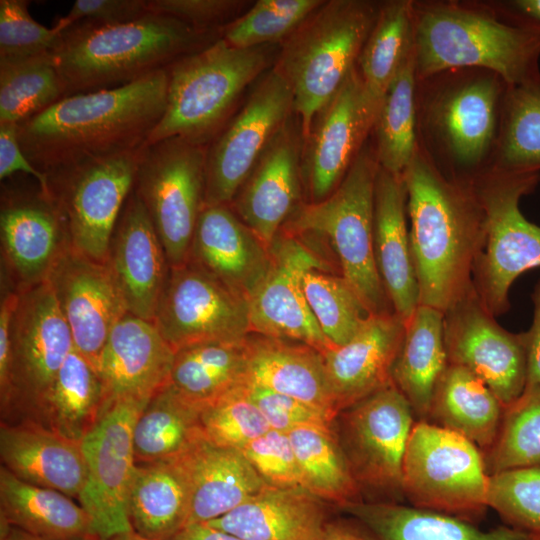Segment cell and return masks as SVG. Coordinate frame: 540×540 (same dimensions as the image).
<instances>
[{"mask_svg":"<svg viewBox=\"0 0 540 540\" xmlns=\"http://www.w3.org/2000/svg\"><path fill=\"white\" fill-rule=\"evenodd\" d=\"M2 466L29 484L79 498L87 481L81 442L35 421H1Z\"/></svg>","mask_w":540,"mask_h":540,"instance_id":"cell-28","label":"cell"},{"mask_svg":"<svg viewBox=\"0 0 540 540\" xmlns=\"http://www.w3.org/2000/svg\"><path fill=\"white\" fill-rule=\"evenodd\" d=\"M406 202L403 176L378 167L374 191V260L393 311L404 321L420 304Z\"/></svg>","mask_w":540,"mask_h":540,"instance_id":"cell-29","label":"cell"},{"mask_svg":"<svg viewBox=\"0 0 540 540\" xmlns=\"http://www.w3.org/2000/svg\"><path fill=\"white\" fill-rule=\"evenodd\" d=\"M413 410L391 383L338 413L334 427L351 473L371 502L404 500L403 462Z\"/></svg>","mask_w":540,"mask_h":540,"instance_id":"cell-11","label":"cell"},{"mask_svg":"<svg viewBox=\"0 0 540 540\" xmlns=\"http://www.w3.org/2000/svg\"><path fill=\"white\" fill-rule=\"evenodd\" d=\"M490 170L540 174V74L508 86Z\"/></svg>","mask_w":540,"mask_h":540,"instance_id":"cell-44","label":"cell"},{"mask_svg":"<svg viewBox=\"0 0 540 540\" xmlns=\"http://www.w3.org/2000/svg\"><path fill=\"white\" fill-rule=\"evenodd\" d=\"M188 261L247 299L268 272L271 252L229 205H205Z\"/></svg>","mask_w":540,"mask_h":540,"instance_id":"cell-27","label":"cell"},{"mask_svg":"<svg viewBox=\"0 0 540 540\" xmlns=\"http://www.w3.org/2000/svg\"><path fill=\"white\" fill-rule=\"evenodd\" d=\"M189 490L179 458L136 463L129 494L132 529L149 540H169L186 526Z\"/></svg>","mask_w":540,"mask_h":540,"instance_id":"cell-37","label":"cell"},{"mask_svg":"<svg viewBox=\"0 0 540 540\" xmlns=\"http://www.w3.org/2000/svg\"><path fill=\"white\" fill-rule=\"evenodd\" d=\"M246 384L230 391L201 411L205 435L217 445L241 450L271 429L259 408L248 396Z\"/></svg>","mask_w":540,"mask_h":540,"instance_id":"cell-50","label":"cell"},{"mask_svg":"<svg viewBox=\"0 0 540 540\" xmlns=\"http://www.w3.org/2000/svg\"><path fill=\"white\" fill-rule=\"evenodd\" d=\"M29 1L0 0V59L52 53L61 33L32 18Z\"/></svg>","mask_w":540,"mask_h":540,"instance_id":"cell-51","label":"cell"},{"mask_svg":"<svg viewBox=\"0 0 540 540\" xmlns=\"http://www.w3.org/2000/svg\"><path fill=\"white\" fill-rule=\"evenodd\" d=\"M417 80L451 69L479 68L508 85L540 74V32L498 17L484 1L413 2Z\"/></svg>","mask_w":540,"mask_h":540,"instance_id":"cell-5","label":"cell"},{"mask_svg":"<svg viewBox=\"0 0 540 540\" xmlns=\"http://www.w3.org/2000/svg\"><path fill=\"white\" fill-rule=\"evenodd\" d=\"M106 264L128 313L153 322L170 267L148 211L134 191L117 221Z\"/></svg>","mask_w":540,"mask_h":540,"instance_id":"cell-24","label":"cell"},{"mask_svg":"<svg viewBox=\"0 0 540 540\" xmlns=\"http://www.w3.org/2000/svg\"><path fill=\"white\" fill-rule=\"evenodd\" d=\"M141 149L90 158L47 172L69 245L106 263L121 211L134 189Z\"/></svg>","mask_w":540,"mask_h":540,"instance_id":"cell-12","label":"cell"},{"mask_svg":"<svg viewBox=\"0 0 540 540\" xmlns=\"http://www.w3.org/2000/svg\"><path fill=\"white\" fill-rule=\"evenodd\" d=\"M18 172L31 176L51 196L48 175L37 169L21 148L18 125L0 124V179L3 181Z\"/></svg>","mask_w":540,"mask_h":540,"instance_id":"cell-56","label":"cell"},{"mask_svg":"<svg viewBox=\"0 0 540 540\" xmlns=\"http://www.w3.org/2000/svg\"><path fill=\"white\" fill-rule=\"evenodd\" d=\"M381 2L328 0L281 46L274 67L289 83L303 137L319 110L355 68Z\"/></svg>","mask_w":540,"mask_h":540,"instance_id":"cell-7","label":"cell"},{"mask_svg":"<svg viewBox=\"0 0 540 540\" xmlns=\"http://www.w3.org/2000/svg\"><path fill=\"white\" fill-rule=\"evenodd\" d=\"M202 409L169 383L139 413L133 430L136 463L175 459L205 436Z\"/></svg>","mask_w":540,"mask_h":540,"instance_id":"cell-40","label":"cell"},{"mask_svg":"<svg viewBox=\"0 0 540 540\" xmlns=\"http://www.w3.org/2000/svg\"><path fill=\"white\" fill-rule=\"evenodd\" d=\"M508 84L479 68L417 82L419 147L445 176L467 182L491 169Z\"/></svg>","mask_w":540,"mask_h":540,"instance_id":"cell-4","label":"cell"},{"mask_svg":"<svg viewBox=\"0 0 540 540\" xmlns=\"http://www.w3.org/2000/svg\"><path fill=\"white\" fill-rule=\"evenodd\" d=\"M153 322L175 352L251 333L247 299L190 261L170 268Z\"/></svg>","mask_w":540,"mask_h":540,"instance_id":"cell-17","label":"cell"},{"mask_svg":"<svg viewBox=\"0 0 540 540\" xmlns=\"http://www.w3.org/2000/svg\"><path fill=\"white\" fill-rule=\"evenodd\" d=\"M148 401L111 403L81 442L88 473L78 501L90 515L100 540L133 531L129 519V494L136 467L133 430Z\"/></svg>","mask_w":540,"mask_h":540,"instance_id":"cell-16","label":"cell"},{"mask_svg":"<svg viewBox=\"0 0 540 540\" xmlns=\"http://www.w3.org/2000/svg\"><path fill=\"white\" fill-rule=\"evenodd\" d=\"M287 433L303 489L339 508L362 500L334 424L301 426Z\"/></svg>","mask_w":540,"mask_h":540,"instance_id":"cell-41","label":"cell"},{"mask_svg":"<svg viewBox=\"0 0 540 540\" xmlns=\"http://www.w3.org/2000/svg\"><path fill=\"white\" fill-rule=\"evenodd\" d=\"M484 2L498 17L508 23L540 32V0Z\"/></svg>","mask_w":540,"mask_h":540,"instance_id":"cell-58","label":"cell"},{"mask_svg":"<svg viewBox=\"0 0 540 540\" xmlns=\"http://www.w3.org/2000/svg\"><path fill=\"white\" fill-rule=\"evenodd\" d=\"M246 339L240 342H203L178 349L170 384L181 396L201 409L245 385Z\"/></svg>","mask_w":540,"mask_h":540,"instance_id":"cell-39","label":"cell"},{"mask_svg":"<svg viewBox=\"0 0 540 540\" xmlns=\"http://www.w3.org/2000/svg\"><path fill=\"white\" fill-rule=\"evenodd\" d=\"M247 383L293 397L334 418L322 352L302 342L250 333L246 339Z\"/></svg>","mask_w":540,"mask_h":540,"instance_id":"cell-32","label":"cell"},{"mask_svg":"<svg viewBox=\"0 0 540 540\" xmlns=\"http://www.w3.org/2000/svg\"><path fill=\"white\" fill-rule=\"evenodd\" d=\"M104 409L105 393L98 371L73 347L30 420L82 442Z\"/></svg>","mask_w":540,"mask_h":540,"instance_id":"cell-38","label":"cell"},{"mask_svg":"<svg viewBox=\"0 0 540 540\" xmlns=\"http://www.w3.org/2000/svg\"><path fill=\"white\" fill-rule=\"evenodd\" d=\"M167 69L110 89L68 95L18 125L22 150L43 173L138 150L162 118Z\"/></svg>","mask_w":540,"mask_h":540,"instance_id":"cell-1","label":"cell"},{"mask_svg":"<svg viewBox=\"0 0 540 540\" xmlns=\"http://www.w3.org/2000/svg\"><path fill=\"white\" fill-rule=\"evenodd\" d=\"M483 455L489 475L540 466V386L526 385L505 407L498 436Z\"/></svg>","mask_w":540,"mask_h":540,"instance_id":"cell-47","label":"cell"},{"mask_svg":"<svg viewBox=\"0 0 540 540\" xmlns=\"http://www.w3.org/2000/svg\"><path fill=\"white\" fill-rule=\"evenodd\" d=\"M0 521L46 540L99 539L90 515L73 498L24 482L2 465Z\"/></svg>","mask_w":540,"mask_h":540,"instance_id":"cell-33","label":"cell"},{"mask_svg":"<svg viewBox=\"0 0 540 540\" xmlns=\"http://www.w3.org/2000/svg\"><path fill=\"white\" fill-rule=\"evenodd\" d=\"M270 252V268L247 298L251 333L302 342L320 352L334 347L319 327L303 290L307 271L329 270V265L293 234H278Z\"/></svg>","mask_w":540,"mask_h":540,"instance_id":"cell-20","label":"cell"},{"mask_svg":"<svg viewBox=\"0 0 540 540\" xmlns=\"http://www.w3.org/2000/svg\"><path fill=\"white\" fill-rule=\"evenodd\" d=\"M0 236L6 279L18 292L46 281L69 245L61 212L41 188L2 194Z\"/></svg>","mask_w":540,"mask_h":540,"instance_id":"cell-22","label":"cell"},{"mask_svg":"<svg viewBox=\"0 0 540 540\" xmlns=\"http://www.w3.org/2000/svg\"><path fill=\"white\" fill-rule=\"evenodd\" d=\"M46 280L69 326L74 348L97 370L110 332L128 313L110 268L68 245Z\"/></svg>","mask_w":540,"mask_h":540,"instance_id":"cell-21","label":"cell"},{"mask_svg":"<svg viewBox=\"0 0 540 540\" xmlns=\"http://www.w3.org/2000/svg\"><path fill=\"white\" fill-rule=\"evenodd\" d=\"M380 103L355 66L315 115L302 152L311 202L324 200L341 183L371 136Z\"/></svg>","mask_w":540,"mask_h":540,"instance_id":"cell-18","label":"cell"},{"mask_svg":"<svg viewBox=\"0 0 540 540\" xmlns=\"http://www.w3.org/2000/svg\"><path fill=\"white\" fill-rule=\"evenodd\" d=\"M540 174L488 170L473 181L485 216V239L475 262L473 288L495 317L510 308L509 290L525 271L540 266V226L527 220L519 204Z\"/></svg>","mask_w":540,"mask_h":540,"instance_id":"cell-9","label":"cell"},{"mask_svg":"<svg viewBox=\"0 0 540 540\" xmlns=\"http://www.w3.org/2000/svg\"><path fill=\"white\" fill-rule=\"evenodd\" d=\"M483 452L451 430L416 421L403 462V495L415 508L473 523L487 507Z\"/></svg>","mask_w":540,"mask_h":540,"instance_id":"cell-10","label":"cell"},{"mask_svg":"<svg viewBox=\"0 0 540 540\" xmlns=\"http://www.w3.org/2000/svg\"><path fill=\"white\" fill-rule=\"evenodd\" d=\"M18 299V291L5 287L0 302V397L6 393L8 387L11 331Z\"/></svg>","mask_w":540,"mask_h":540,"instance_id":"cell-57","label":"cell"},{"mask_svg":"<svg viewBox=\"0 0 540 540\" xmlns=\"http://www.w3.org/2000/svg\"><path fill=\"white\" fill-rule=\"evenodd\" d=\"M271 51L236 48L220 37L168 66L166 108L145 145L177 137L207 147L247 86L267 71Z\"/></svg>","mask_w":540,"mask_h":540,"instance_id":"cell-6","label":"cell"},{"mask_svg":"<svg viewBox=\"0 0 540 540\" xmlns=\"http://www.w3.org/2000/svg\"><path fill=\"white\" fill-rule=\"evenodd\" d=\"M109 540H149V539H146V538L138 535L134 531H131V532H127V533H123V534H119L117 536H114L113 538H111Z\"/></svg>","mask_w":540,"mask_h":540,"instance_id":"cell-63","label":"cell"},{"mask_svg":"<svg viewBox=\"0 0 540 540\" xmlns=\"http://www.w3.org/2000/svg\"><path fill=\"white\" fill-rule=\"evenodd\" d=\"M504 409L476 375L448 364L436 386L427 422L458 433L485 453L498 436Z\"/></svg>","mask_w":540,"mask_h":540,"instance_id":"cell-36","label":"cell"},{"mask_svg":"<svg viewBox=\"0 0 540 540\" xmlns=\"http://www.w3.org/2000/svg\"><path fill=\"white\" fill-rule=\"evenodd\" d=\"M293 112L292 89L273 66L206 148L204 206L231 203Z\"/></svg>","mask_w":540,"mask_h":540,"instance_id":"cell-15","label":"cell"},{"mask_svg":"<svg viewBox=\"0 0 540 540\" xmlns=\"http://www.w3.org/2000/svg\"><path fill=\"white\" fill-rule=\"evenodd\" d=\"M206 148L171 137L141 151L133 191L148 211L170 268L189 259L204 207Z\"/></svg>","mask_w":540,"mask_h":540,"instance_id":"cell-13","label":"cell"},{"mask_svg":"<svg viewBox=\"0 0 540 540\" xmlns=\"http://www.w3.org/2000/svg\"><path fill=\"white\" fill-rule=\"evenodd\" d=\"M304 137L292 117L276 133L230 204L270 249L299 205Z\"/></svg>","mask_w":540,"mask_h":540,"instance_id":"cell-23","label":"cell"},{"mask_svg":"<svg viewBox=\"0 0 540 540\" xmlns=\"http://www.w3.org/2000/svg\"><path fill=\"white\" fill-rule=\"evenodd\" d=\"M532 301L533 322L528 331L522 332L527 365L526 385L540 386V280L534 287Z\"/></svg>","mask_w":540,"mask_h":540,"instance_id":"cell-59","label":"cell"},{"mask_svg":"<svg viewBox=\"0 0 540 540\" xmlns=\"http://www.w3.org/2000/svg\"><path fill=\"white\" fill-rule=\"evenodd\" d=\"M65 96L52 53L0 59V124L20 125Z\"/></svg>","mask_w":540,"mask_h":540,"instance_id":"cell-45","label":"cell"},{"mask_svg":"<svg viewBox=\"0 0 540 540\" xmlns=\"http://www.w3.org/2000/svg\"><path fill=\"white\" fill-rule=\"evenodd\" d=\"M402 176L419 301L445 312L473 290L484 211L473 182L445 176L420 147Z\"/></svg>","mask_w":540,"mask_h":540,"instance_id":"cell-2","label":"cell"},{"mask_svg":"<svg viewBox=\"0 0 540 540\" xmlns=\"http://www.w3.org/2000/svg\"><path fill=\"white\" fill-rule=\"evenodd\" d=\"M246 390L271 429L288 432L301 426H332L335 418L327 412L293 397L247 383Z\"/></svg>","mask_w":540,"mask_h":540,"instance_id":"cell-53","label":"cell"},{"mask_svg":"<svg viewBox=\"0 0 540 540\" xmlns=\"http://www.w3.org/2000/svg\"><path fill=\"white\" fill-rule=\"evenodd\" d=\"M0 540H46L0 521ZM99 540V539H92Z\"/></svg>","mask_w":540,"mask_h":540,"instance_id":"cell-62","label":"cell"},{"mask_svg":"<svg viewBox=\"0 0 540 540\" xmlns=\"http://www.w3.org/2000/svg\"><path fill=\"white\" fill-rule=\"evenodd\" d=\"M369 140L338 187L322 201L299 204L286 223L292 234L325 238L337 258L340 275L373 315H382L394 311L373 254L374 191L379 165Z\"/></svg>","mask_w":540,"mask_h":540,"instance_id":"cell-8","label":"cell"},{"mask_svg":"<svg viewBox=\"0 0 540 540\" xmlns=\"http://www.w3.org/2000/svg\"><path fill=\"white\" fill-rule=\"evenodd\" d=\"M240 451L269 486L302 488L297 461L287 432L270 429Z\"/></svg>","mask_w":540,"mask_h":540,"instance_id":"cell-52","label":"cell"},{"mask_svg":"<svg viewBox=\"0 0 540 540\" xmlns=\"http://www.w3.org/2000/svg\"><path fill=\"white\" fill-rule=\"evenodd\" d=\"M414 0L381 1L356 67L370 93L383 95L414 55Z\"/></svg>","mask_w":540,"mask_h":540,"instance_id":"cell-42","label":"cell"},{"mask_svg":"<svg viewBox=\"0 0 540 540\" xmlns=\"http://www.w3.org/2000/svg\"><path fill=\"white\" fill-rule=\"evenodd\" d=\"M404 331L405 321L396 313L372 315L349 342L322 352L337 415L393 383Z\"/></svg>","mask_w":540,"mask_h":540,"instance_id":"cell-26","label":"cell"},{"mask_svg":"<svg viewBox=\"0 0 540 540\" xmlns=\"http://www.w3.org/2000/svg\"><path fill=\"white\" fill-rule=\"evenodd\" d=\"M417 76L414 55L381 99L372 129V147L379 167L402 175L418 147Z\"/></svg>","mask_w":540,"mask_h":540,"instance_id":"cell-43","label":"cell"},{"mask_svg":"<svg viewBox=\"0 0 540 540\" xmlns=\"http://www.w3.org/2000/svg\"><path fill=\"white\" fill-rule=\"evenodd\" d=\"M18 293L8 387L0 397L4 422L34 416L74 347L69 326L47 280Z\"/></svg>","mask_w":540,"mask_h":540,"instance_id":"cell-14","label":"cell"},{"mask_svg":"<svg viewBox=\"0 0 540 540\" xmlns=\"http://www.w3.org/2000/svg\"><path fill=\"white\" fill-rule=\"evenodd\" d=\"M221 37L167 15L148 12L127 23L81 21L52 51L66 96L119 87L166 69Z\"/></svg>","mask_w":540,"mask_h":540,"instance_id":"cell-3","label":"cell"},{"mask_svg":"<svg viewBox=\"0 0 540 540\" xmlns=\"http://www.w3.org/2000/svg\"><path fill=\"white\" fill-rule=\"evenodd\" d=\"M487 507L505 525L540 538V466L489 475Z\"/></svg>","mask_w":540,"mask_h":540,"instance_id":"cell-49","label":"cell"},{"mask_svg":"<svg viewBox=\"0 0 540 540\" xmlns=\"http://www.w3.org/2000/svg\"><path fill=\"white\" fill-rule=\"evenodd\" d=\"M325 501L303 488L267 486L208 526L244 540H322Z\"/></svg>","mask_w":540,"mask_h":540,"instance_id":"cell-31","label":"cell"},{"mask_svg":"<svg viewBox=\"0 0 540 540\" xmlns=\"http://www.w3.org/2000/svg\"><path fill=\"white\" fill-rule=\"evenodd\" d=\"M149 12L174 17L204 32H222L234 21L244 1L236 0H147Z\"/></svg>","mask_w":540,"mask_h":540,"instance_id":"cell-54","label":"cell"},{"mask_svg":"<svg viewBox=\"0 0 540 540\" xmlns=\"http://www.w3.org/2000/svg\"><path fill=\"white\" fill-rule=\"evenodd\" d=\"M148 12L147 0H76L54 28L62 33L81 21L105 25L127 23Z\"/></svg>","mask_w":540,"mask_h":540,"instance_id":"cell-55","label":"cell"},{"mask_svg":"<svg viewBox=\"0 0 540 540\" xmlns=\"http://www.w3.org/2000/svg\"><path fill=\"white\" fill-rule=\"evenodd\" d=\"M178 458L189 490L186 526L217 519L268 486L240 450L206 435Z\"/></svg>","mask_w":540,"mask_h":540,"instance_id":"cell-30","label":"cell"},{"mask_svg":"<svg viewBox=\"0 0 540 540\" xmlns=\"http://www.w3.org/2000/svg\"><path fill=\"white\" fill-rule=\"evenodd\" d=\"M169 540H244L230 533L217 530L205 523L190 524Z\"/></svg>","mask_w":540,"mask_h":540,"instance_id":"cell-61","label":"cell"},{"mask_svg":"<svg viewBox=\"0 0 540 540\" xmlns=\"http://www.w3.org/2000/svg\"><path fill=\"white\" fill-rule=\"evenodd\" d=\"M340 509L379 540H540L507 525L484 531L454 516L396 502L361 500Z\"/></svg>","mask_w":540,"mask_h":540,"instance_id":"cell-35","label":"cell"},{"mask_svg":"<svg viewBox=\"0 0 540 540\" xmlns=\"http://www.w3.org/2000/svg\"><path fill=\"white\" fill-rule=\"evenodd\" d=\"M174 356L154 322L127 313L110 332L97 365L105 408L120 400L148 401L170 383Z\"/></svg>","mask_w":540,"mask_h":540,"instance_id":"cell-25","label":"cell"},{"mask_svg":"<svg viewBox=\"0 0 540 540\" xmlns=\"http://www.w3.org/2000/svg\"><path fill=\"white\" fill-rule=\"evenodd\" d=\"M324 0H258L228 24L221 37L229 45L249 49L284 41Z\"/></svg>","mask_w":540,"mask_h":540,"instance_id":"cell-48","label":"cell"},{"mask_svg":"<svg viewBox=\"0 0 540 540\" xmlns=\"http://www.w3.org/2000/svg\"><path fill=\"white\" fill-rule=\"evenodd\" d=\"M444 339L448 364L471 371L504 407L520 397L527 380L523 335L501 327L474 288L444 312Z\"/></svg>","mask_w":540,"mask_h":540,"instance_id":"cell-19","label":"cell"},{"mask_svg":"<svg viewBox=\"0 0 540 540\" xmlns=\"http://www.w3.org/2000/svg\"><path fill=\"white\" fill-rule=\"evenodd\" d=\"M303 290L319 327L333 346L349 342L373 315L350 284L329 270L307 271Z\"/></svg>","mask_w":540,"mask_h":540,"instance_id":"cell-46","label":"cell"},{"mask_svg":"<svg viewBox=\"0 0 540 540\" xmlns=\"http://www.w3.org/2000/svg\"><path fill=\"white\" fill-rule=\"evenodd\" d=\"M322 540H379L378 537L359 520H329Z\"/></svg>","mask_w":540,"mask_h":540,"instance_id":"cell-60","label":"cell"},{"mask_svg":"<svg viewBox=\"0 0 540 540\" xmlns=\"http://www.w3.org/2000/svg\"><path fill=\"white\" fill-rule=\"evenodd\" d=\"M448 366L444 312L419 304L405 321L392 382L412 407L416 421H427L436 386Z\"/></svg>","mask_w":540,"mask_h":540,"instance_id":"cell-34","label":"cell"}]
</instances>
